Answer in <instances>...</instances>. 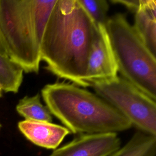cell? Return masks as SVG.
I'll use <instances>...</instances> for the list:
<instances>
[{
	"label": "cell",
	"mask_w": 156,
	"mask_h": 156,
	"mask_svg": "<svg viewBox=\"0 0 156 156\" xmlns=\"http://www.w3.org/2000/svg\"><path fill=\"white\" fill-rule=\"evenodd\" d=\"M0 53L3 54V55H5L8 56L7 53V51H6V48H5V44H4V40L2 38L1 32H0Z\"/></svg>",
	"instance_id": "obj_15"
},
{
	"label": "cell",
	"mask_w": 156,
	"mask_h": 156,
	"mask_svg": "<svg viewBox=\"0 0 156 156\" xmlns=\"http://www.w3.org/2000/svg\"><path fill=\"white\" fill-rule=\"evenodd\" d=\"M156 136L141 131L133 134L129 141L110 156H155Z\"/></svg>",
	"instance_id": "obj_10"
},
{
	"label": "cell",
	"mask_w": 156,
	"mask_h": 156,
	"mask_svg": "<svg viewBox=\"0 0 156 156\" xmlns=\"http://www.w3.org/2000/svg\"><path fill=\"white\" fill-rule=\"evenodd\" d=\"M133 27L150 51L156 54V1L140 0Z\"/></svg>",
	"instance_id": "obj_9"
},
{
	"label": "cell",
	"mask_w": 156,
	"mask_h": 156,
	"mask_svg": "<svg viewBox=\"0 0 156 156\" xmlns=\"http://www.w3.org/2000/svg\"><path fill=\"white\" fill-rule=\"evenodd\" d=\"M96 30L97 24L78 0H57L41 43L46 68L77 86L90 87L87 71Z\"/></svg>",
	"instance_id": "obj_1"
},
{
	"label": "cell",
	"mask_w": 156,
	"mask_h": 156,
	"mask_svg": "<svg viewBox=\"0 0 156 156\" xmlns=\"http://www.w3.org/2000/svg\"><path fill=\"white\" fill-rule=\"evenodd\" d=\"M118 67L105 27L97 24V30L89 55L87 82L93 84L118 77Z\"/></svg>",
	"instance_id": "obj_6"
},
{
	"label": "cell",
	"mask_w": 156,
	"mask_h": 156,
	"mask_svg": "<svg viewBox=\"0 0 156 156\" xmlns=\"http://www.w3.org/2000/svg\"><path fill=\"white\" fill-rule=\"evenodd\" d=\"M96 24H105L109 5L106 0H78Z\"/></svg>",
	"instance_id": "obj_13"
},
{
	"label": "cell",
	"mask_w": 156,
	"mask_h": 156,
	"mask_svg": "<svg viewBox=\"0 0 156 156\" xmlns=\"http://www.w3.org/2000/svg\"><path fill=\"white\" fill-rule=\"evenodd\" d=\"M2 92H3V91H2V88H1V85H0V97L2 96Z\"/></svg>",
	"instance_id": "obj_16"
},
{
	"label": "cell",
	"mask_w": 156,
	"mask_h": 156,
	"mask_svg": "<svg viewBox=\"0 0 156 156\" xmlns=\"http://www.w3.org/2000/svg\"><path fill=\"white\" fill-rule=\"evenodd\" d=\"M23 72L9 56L0 53V85L3 91L17 93L23 82Z\"/></svg>",
	"instance_id": "obj_11"
},
{
	"label": "cell",
	"mask_w": 156,
	"mask_h": 156,
	"mask_svg": "<svg viewBox=\"0 0 156 156\" xmlns=\"http://www.w3.org/2000/svg\"><path fill=\"white\" fill-rule=\"evenodd\" d=\"M120 147L116 133L80 134L49 156H110Z\"/></svg>",
	"instance_id": "obj_7"
},
{
	"label": "cell",
	"mask_w": 156,
	"mask_h": 156,
	"mask_svg": "<svg viewBox=\"0 0 156 156\" xmlns=\"http://www.w3.org/2000/svg\"><path fill=\"white\" fill-rule=\"evenodd\" d=\"M41 93L51 115L73 133H117L132 126L102 98L75 84H47Z\"/></svg>",
	"instance_id": "obj_2"
},
{
	"label": "cell",
	"mask_w": 156,
	"mask_h": 156,
	"mask_svg": "<svg viewBox=\"0 0 156 156\" xmlns=\"http://www.w3.org/2000/svg\"><path fill=\"white\" fill-rule=\"evenodd\" d=\"M57 0H0V32L9 58L24 72L38 73L40 47Z\"/></svg>",
	"instance_id": "obj_3"
},
{
	"label": "cell",
	"mask_w": 156,
	"mask_h": 156,
	"mask_svg": "<svg viewBox=\"0 0 156 156\" xmlns=\"http://www.w3.org/2000/svg\"><path fill=\"white\" fill-rule=\"evenodd\" d=\"M110 2L113 4L122 5L135 13L139 7L140 0H110Z\"/></svg>",
	"instance_id": "obj_14"
},
{
	"label": "cell",
	"mask_w": 156,
	"mask_h": 156,
	"mask_svg": "<svg viewBox=\"0 0 156 156\" xmlns=\"http://www.w3.org/2000/svg\"><path fill=\"white\" fill-rule=\"evenodd\" d=\"M18 127L27 140L48 149H57L70 133L65 127L44 121L23 120L18 122Z\"/></svg>",
	"instance_id": "obj_8"
},
{
	"label": "cell",
	"mask_w": 156,
	"mask_h": 156,
	"mask_svg": "<svg viewBox=\"0 0 156 156\" xmlns=\"http://www.w3.org/2000/svg\"><path fill=\"white\" fill-rule=\"evenodd\" d=\"M105 27L121 76L156 100V58L124 14L108 17Z\"/></svg>",
	"instance_id": "obj_4"
},
{
	"label": "cell",
	"mask_w": 156,
	"mask_h": 156,
	"mask_svg": "<svg viewBox=\"0 0 156 156\" xmlns=\"http://www.w3.org/2000/svg\"><path fill=\"white\" fill-rule=\"evenodd\" d=\"M1 123H0V129H1Z\"/></svg>",
	"instance_id": "obj_17"
},
{
	"label": "cell",
	"mask_w": 156,
	"mask_h": 156,
	"mask_svg": "<svg viewBox=\"0 0 156 156\" xmlns=\"http://www.w3.org/2000/svg\"><path fill=\"white\" fill-rule=\"evenodd\" d=\"M16 112L24 117V120L52 122V115L46 106L40 101L39 93L32 96H24L16 106Z\"/></svg>",
	"instance_id": "obj_12"
},
{
	"label": "cell",
	"mask_w": 156,
	"mask_h": 156,
	"mask_svg": "<svg viewBox=\"0 0 156 156\" xmlns=\"http://www.w3.org/2000/svg\"><path fill=\"white\" fill-rule=\"evenodd\" d=\"M91 87L98 96L126 117L132 126L143 132L156 136L155 100L119 76Z\"/></svg>",
	"instance_id": "obj_5"
}]
</instances>
